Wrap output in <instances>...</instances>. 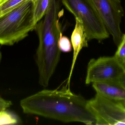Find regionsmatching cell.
Masks as SVG:
<instances>
[{
    "label": "cell",
    "mask_w": 125,
    "mask_h": 125,
    "mask_svg": "<svg viewBox=\"0 0 125 125\" xmlns=\"http://www.w3.org/2000/svg\"><path fill=\"white\" fill-rule=\"evenodd\" d=\"M68 85L61 89L44 90L21 100L23 113L64 123L95 125V119L87 100L72 92Z\"/></svg>",
    "instance_id": "6da1fadb"
},
{
    "label": "cell",
    "mask_w": 125,
    "mask_h": 125,
    "mask_svg": "<svg viewBox=\"0 0 125 125\" xmlns=\"http://www.w3.org/2000/svg\"><path fill=\"white\" fill-rule=\"evenodd\" d=\"M61 3L60 0H51L46 13L35 28L39 40L36 63L39 83L44 87L48 86L61 57L58 43L62 33L59 20L64 14Z\"/></svg>",
    "instance_id": "7a4b0ae2"
},
{
    "label": "cell",
    "mask_w": 125,
    "mask_h": 125,
    "mask_svg": "<svg viewBox=\"0 0 125 125\" xmlns=\"http://www.w3.org/2000/svg\"><path fill=\"white\" fill-rule=\"evenodd\" d=\"M33 9L32 0H26L0 16V45H13L35 30Z\"/></svg>",
    "instance_id": "3957f363"
},
{
    "label": "cell",
    "mask_w": 125,
    "mask_h": 125,
    "mask_svg": "<svg viewBox=\"0 0 125 125\" xmlns=\"http://www.w3.org/2000/svg\"><path fill=\"white\" fill-rule=\"evenodd\" d=\"M60 0L75 18L81 21L88 41H101L109 37L110 34L91 0Z\"/></svg>",
    "instance_id": "277c9868"
},
{
    "label": "cell",
    "mask_w": 125,
    "mask_h": 125,
    "mask_svg": "<svg viewBox=\"0 0 125 125\" xmlns=\"http://www.w3.org/2000/svg\"><path fill=\"white\" fill-rule=\"evenodd\" d=\"M95 119V125H125V106L97 93L87 100Z\"/></svg>",
    "instance_id": "5b68a950"
},
{
    "label": "cell",
    "mask_w": 125,
    "mask_h": 125,
    "mask_svg": "<svg viewBox=\"0 0 125 125\" xmlns=\"http://www.w3.org/2000/svg\"><path fill=\"white\" fill-rule=\"evenodd\" d=\"M104 23L109 34L118 46L123 34L120 28L125 15L121 0H91Z\"/></svg>",
    "instance_id": "8992f818"
},
{
    "label": "cell",
    "mask_w": 125,
    "mask_h": 125,
    "mask_svg": "<svg viewBox=\"0 0 125 125\" xmlns=\"http://www.w3.org/2000/svg\"><path fill=\"white\" fill-rule=\"evenodd\" d=\"M125 72V67L114 56L92 59L87 65L85 83L119 80Z\"/></svg>",
    "instance_id": "52a82bcc"
},
{
    "label": "cell",
    "mask_w": 125,
    "mask_h": 125,
    "mask_svg": "<svg viewBox=\"0 0 125 125\" xmlns=\"http://www.w3.org/2000/svg\"><path fill=\"white\" fill-rule=\"evenodd\" d=\"M92 86L97 94L125 106V89L119 80L94 82Z\"/></svg>",
    "instance_id": "ba28073f"
},
{
    "label": "cell",
    "mask_w": 125,
    "mask_h": 125,
    "mask_svg": "<svg viewBox=\"0 0 125 125\" xmlns=\"http://www.w3.org/2000/svg\"><path fill=\"white\" fill-rule=\"evenodd\" d=\"M75 19V25L71 36V43L73 49V55L70 74L68 78L67 84L69 86L78 56L83 48L88 47V40L83 25L79 19Z\"/></svg>",
    "instance_id": "9c48e42d"
},
{
    "label": "cell",
    "mask_w": 125,
    "mask_h": 125,
    "mask_svg": "<svg viewBox=\"0 0 125 125\" xmlns=\"http://www.w3.org/2000/svg\"><path fill=\"white\" fill-rule=\"evenodd\" d=\"M51 0H37L33 4V19L36 25L44 17L50 5Z\"/></svg>",
    "instance_id": "30bf717a"
},
{
    "label": "cell",
    "mask_w": 125,
    "mask_h": 125,
    "mask_svg": "<svg viewBox=\"0 0 125 125\" xmlns=\"http://www.w3.org/2000/svg\"><path fill=\"white\" fill-rule=\"evenodd\" d=\"M26 0H0V16L11 11Z\"/></svg>",
    "instance_id": "8fae6325"
},
{
    "label": "cell",
    "mask_w": 125,
    "mask_h": 125,
    "mask_svg": "<svg viewBox=\"0 0 125 125\" xmlns=\"http://www.w3.org/2000/svg\"><path fill=\"white\" fill-rule=\"evenodd\" d=\"M18 123V119L14 114L6 110L0 112V125H14Z\"/></svg>",
    "instance_id": "7c38bea8"
},
{
    "label": "cell",
    "mask_w": 125,
    "mask_h": 125,
    "mask_svg": "<svg viewBox=\"0 0 125 125\" xmlns=\"http://www.w3.org/2000/svg\"><path fill=\"white\" fill-rule=\"evenodd\" d=\"M114 56L120 64L125 67V34H123L121 42Z\"/></svg>",
    "instance_id": "4fadbf2b"
},
{
    "label": "cell",
    "mask_w": 125,
    "mask_h": 125,
    "mask_svg": "<svg viewBox=\"0 0 125 125\" xmlns=\"http://www.w3.org/2000/svg\"><path fill=\"white\" fill-rule=\"evenodd\" d=\"M58 44L61 51L68 53L72 51L73 47L71 42L67 37L62 36V33L60 35Z\"/></svg>",
    "instance_id": "5bb4252c"
},
{
    "label": "cell",
    "mask_w": 125,
    "mask_h": 125,
    "mask_svg": "<svg viewBox=\"0 0 125 125\" xmlns=\"http://www.w3.org/2000/svg\"><path fill=\"white\" fill-rule=\"evenodd\" d=\"M11 102L4 100L0 96V108L2 110H5L11 105Z\"/></svg>",
    "instance_id": "9a60e30c"
},
{
    "label": "cell",
    "mask_w": 125,
    "mask_h": 125,
    "mask_svg": "<svg viewBox=\"0 0 125 125\" xmlns=\"http://www.w3.org/2000/svg\"><path fill=\"white\" fill-rule=\"evenodd\" d=\"M119 81L120 84L125 89V72L120 78Z\"/></svg>",
    "instance_id": "2e32d148"
},
{
    "label": "cell",
    "mask_w": 125,
    "mask_h": 125,
    "mask_svg": "<svg viewBox=\"0 0 125 125\" xmlns=\"http://www.w3.org/2000/svg\"><path fill=\"white\" fill-rule=\"evenodd\" d=\"M2 54H1V52L0 51V63L1 59H2Z\"/></svg>",
    "instance_id": "e0dca14e"
},
{
    "label": "cell",
    "mask_w": 125,
    "mask_h": 125,
    "mask_svg": "<svg viewBox=\"0 0 125 125\" xmlns=\"http://www.w3.org/2000/svg\"><path fill=\"white\" fill-rule=\"evenodd\" d=\"M3 111V110H2V109H1L0 108V112L1 111Z\"/></svg>",
    "instance_id": "ac0fdd59"
}]
</instances>
